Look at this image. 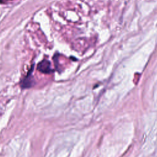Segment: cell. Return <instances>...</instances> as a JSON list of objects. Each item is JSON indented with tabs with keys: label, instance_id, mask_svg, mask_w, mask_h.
I'll use <instances>...</instances> for the list:
<instances>
[{
	"label": "cell",
	"instance_id": "obj_2",
	"mask_svg": "<svg viewBox=\"0 0 157 157\" xmlns=\"http://www.w3.org/2000/svg\"><path fill=\"white\" fill-rule=\"evenodd\" d=\"M37 69L43 73H50L52 69L50 67V63L48 60H43L37 65Z\"/></svg>",
	"mask_w": 157,
	"mask_h": 157
},
{
	"label": "cell",
	"instance_id": "obj_1",
	"mask_svg": "<svg viewBox=\"0 0 157 157\" xmlns=\"http://www.w3.org/2000/svg\"><path fill=\"white\" fill-rule=\"evenodd\" d=\"M33 69V66L28 72V75L21 81V86L22 88H28L32 86L33 83V75H31L32 71Z\"/></svg>",
	"mask_w": 157,
	"mask_h": 157
}]
</instances>
